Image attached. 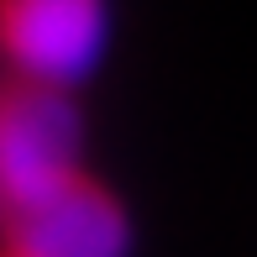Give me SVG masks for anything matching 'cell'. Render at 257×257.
Returning <instances> with one entry per match:
<instances>
[{"label":"cell","instance_id":"4","mask_svg":"<svg viewBox=\"0 0 257 257\" xmlns=\"http://www.w3.org/2000/svg\"><path fill=\"white\" fill-rule=\"evenodd\" d=\"M0 257H16V252H6V247H0Z\"/></svg>","mask_w":257,"mask_h":257},{"label":"cell","instance_id":"2","mask_svg":"<svg viewBox=\"0 0 257 257\" xmlns=\"http://www.w3.org/2000/svg\"><path fill=\"white\" fill-rule=\"evenodd\" d=\"M110 42L105 0H0V58L11 79L74 89Z\"/></svg>","mask_w":257,"mask_h":257},{"label":"cell","instance_id":"3","mask_svg":"<svg viewBox=\"0 0 257 257\" xmlns=\"http://www.w3.org/2000/svg\"><path fill=\"white\" fill-rule=\"evenodd\" d=\"M79 147H84V126L68 89L27 84V79L0 84V205L58 173L84 168Z\"/></svg>","mask_w":257,"mask_h":257},{"label":"cell","instance_id":"1","mask_svg":"<svg viewBox=\"0 0 257 257\" xmlns=\"http://www.w3.org/2000/svg\"><path fill=\"white\" fill-rule=\"evenodd\" d=\"M0 247L16 257H126L132 220L110 184L74 168L0 205Z\"/></svg>","mask_w":257,"mask_h":257}]
</instances>
